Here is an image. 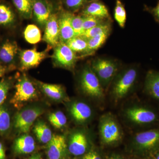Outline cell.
I'll list each match as a JSON object with an SVG mask.
<instances>
[{
	"instance_id": "cell-1",
	"label": "cell",
	"mask_w": 159,
	"mask_h": 159,
	"mask_svg": "<svg viewBox=\"0 0 159 159\" xmlns=\"http://www.w3.org/2000/svg\"><path fill=\"white\" fill-rule=\"evenodd\" d=\"M123 121L133 128L150 129L159 126V112L140 102H131L123 107L121 112Z\"/></svg>"
},
{
	"instance_id": "cell-2",
	"label": "cell",
	"mask_w": 159,
	"mask_h": 159,
	"mask_svg": "<svg viewBox=\"0 0 159 159\" xmlns=\"http://www.w3.org/2000/svg\"><path fill=\"white\" fill-rule=\"evenodd\" d=\"M139 75L138 66L131 65L120 69L108 89L111 100L114 104H119L131 95L138 82Z\"/></svg>"
},
{
	"instance_id": "cell-3",
	"label": "cell",
	"mask_w": 159,
	"mask_h": 159,
	"mask_svg": "<svg viewBox=\"0 0 159 159\" xmlns=\"http://www.w3.org/2000/svg\"><path fill=\"white\" fill-rule=\"evenodd\" d=\"M130 152L143 159L159 150V126L134 134L129 141Z\"/></svg>"
},
{
	"instance_id": "cell-4",
	"label": "cell",
	"mask_w": 159,
	"mask_h": 159,
	"mask_svg": "<svg viewBox=\"0 0 159 159\" xmlns=\"http://www.w3.org/2000/svg\"><path fill=\"white\" fill-rule=\"evenodd\" d=\"M79 84L80 90L85 96L97 102L99 106L104 104L106 91L91 68L90 64L84 66L81 70Z\"/></svg>"
},
{
	"instance_id": "cell-5",
	"label": "cell",
	"mask_w": 159,
	"mask_h": 159,
	"mask_svg": "<svg viewBox=\"0 0 159 159\" xmlns=\"http://www.w3.org/2000/svg\"><path fill=\"white\" fill-rule=\"evenodd\" d=\"M98 129L102 145L113 146L122 142L124 136L123 129L117 117L111 113H106L100 117Z\"/></svg>"
},
{
	"instance_id": "cell-6",
	"label": "cell",
	"mask_w": 159,
	"mask_h": 159,
	"mask_svg": "<svg viewBox=\"0 0 159 159\" xmlns=\"http://www.w3.org/2000/svg\"><path fill=\"white\" fill-rule=\"evenodd\" d=\"M91 68L97 75L106 92L120 70V63L116 60L104 57H97L90 64Z\"/></svg>"
},
{
	"instance_id": "cell-7",
	"label": "cell",
	"mask_w": 159,
	"mask_h": 159,
	"mask_svg": "<svg viewBox=\"0 0 159 159\" xmlns=\"http://www.w3.org/2000/svg\"><path fill=\"white\" fill-rule=\"evenodd\" d=\"M38 97L37 89L34 84L25 74L18 80L15 85V93L10 102L16 108L20 109L28 102Z\"/></svg>"
},
{
	"instance_id": "cell-8",
	"label": "cell",
	"mask_w": 159,
	"mask_h": 159,
	"mask_svg": "<svg viewBox=\"0 0 159 159\" xmlns=\"http://www.w3.org/2000/svg\"><path fill=\"white\" fill-rule=\"evenodd\" d=\"M43 112L44 110L38 106L22 109L15 116L14 128L20 133H28L35 120Z\"/></svg>"
},
{
	"instance_id": "cell-9",
	"label": "cell",
	"mask_w": 159,
	"mask_h": 159,
	"mask_svg": "<svg viewBox=\"0 0 159 159\" xmlns=\"http://www.w3.org/2000/svg\"><path fill=\"white\" fill-rule=\"evenodd\" d=\"M60 8L57 0H33L32 18L42 28H45L51 15Z\"/></svg>"
},
{
	"instance_id": "cell-10",
	"label": "cell",
	"mask_w": 159,
	"mask_h": 159,
	"mask_svg": "<svg viewBox=\"0 0 159 159\" xmlns=\"http://www.w3.org/2000/svg\"><path fill=\"white\" fill-rule=\"evenodd\" d=\"M52 57L56 66L72 70L75 68L78 56L66 43H59L54 48Z\"/></svg>"
},
{
	"instance_id": "cell-11",
	"label": "cell",
	"mask_w": 159,
	"mask_h": 159,
	"mask_svg": "<svg viewBox=\"0 0 159 159\" xmlns=\"http://www.w3.org/2000/svg\"><path fill=\"white\" fill-rule=\"evenodd\" d=\"M52 48L48 46L46 50L42 51H37L35 48L20 51L19 57L21 70L26 71L38 66L47 57Z\"/></svg>"
},
{
	"instance_id": "cell-12",
	"label": "cell",
	"mask_w": 159,
	"mask_h": 159,
	"mask_svg": "<svg viewBox=\"0 0 159 159\" xmlns=\"http://www.w3.org/2000/svg\"><path fill=\"white\" fill-rule=\"evenodd\" d=\"M68 111L71 118L79 125L88 123L93 117V110L90 106L80 100L71 102L69 106Z\"/></svg>"
},
{
	"instance_id": "cell-13",
	"label": "cell",
	"mask_w": 159,
	"mask_h": 159,
	"mask_svg": "<svg viewBox=\"0 0 159 159\" xmlns=\"http://www.w3.org/2000/svg\"><path fill=\"white\" fill-rule=\"evenodd\" d=\"M88 138L87 134L83 131H74L69 137V152L75 156H79L85 154L89 147Z\"/></svg>"
},
{
	"instance_id": "cell-14",
	"label": "cell",
	"mask_w": 159,
	"mask_h": 159,
	"mask_svg": "<svg viewBox=\"0 0 159 159\" xmlns=\"http://www.w3.org/2000/svg\"><path fill=\"white\" fill-rule=\"evenodd\" d=\"M19 53L17 43L6 39L0 44V64L9 68L13 67Z\"/></svg>"
},
{
	"instance_id": "cell-15",
	"label": "cell",
	"mask_w": 159,
	"mask_h": 159,
	"mask_svg": "<svg viewBox=\"0 0 159 159\" xmlns=\"http://www.w3.org/2000/svg\"><path fill=\"white\" fill-rule=\"evenodd\" d=\"M74 14L61 7L58 10L60 43H66L69 40L75 36L71 25V20Z\"/></svg>"
},
{
	"instance_id": "cell-16",
	"label": "cell",
	"mask_w": 159,
	"mask_h": 159,
	"mask_svg": "<svg viewBox=\"0 0 159 159\" xmlns=\"http://www.w3.org/2000/svg\"><path fill=\"white\" fill-rule=\"evenodd\" d=\"M58 10L51 15L48 20L45 27V29L43 38V40L51 48H55L60 43Z\"/></svg>"
},
{
	"instance_id": "cell-17",
	"label": "cell",
	"mask_w": 159,
	"mask_h": 159,
	"mask_svg": "<svg viewBox=\"0 0 159 159\" xmlns=\"http://www.w3.org/2000/svg\"><path fill=\"white\" fill-rule=\"evenodd\" d=\"M67 145L65 137L62 135L53 134L47 144V154L49 159H64L67 152Z\"/></svg>"
},
{
	"instance_id": "cell-18",
	"label": "cell",
	"mask_w": 159,
	"mask_h": 159,
	"mask_svg": "<svg viewBox=\"0 0 159 159\" xmlns=\"http://www.w3.org/2000/svg\"><path fill=\"white\" fill-rule=\"evenodd\" d=\"M83 16H92L105 20H112L107 7L100 0L90 2L79 12Z\"/></svg>"
},
{
	"instance_id": "cell-19",
	"label": "cell",
	"mask_w": 159,
	"mask_h": 159,
	"mask_svg": "<svg viewBox=\"0 0 159 159\" xmlns=\"http://www.w3.org/2000/svg\"><path fill=\"white\" fill-rule=\"evenodd\" d=\"M17 13L13 6L5 1H0V26L5 28L13 27L17 20Z\"/></svg>"
},
{
	"instance_id": "cell-20",
	"label": "cell",
	"mask_w": 159,
	"mask_h": 159,
	"mask_svg": "<svg viewBox=\"0 0 159 159\" xmlns=\"http://www.w3.org/2000/svg\"><path fill=\"white\" fill-rule=\"evenodd\" d=\"M144 92L152 98L159 102V72L150 70L145 77Z\"/></svg>"
},
{
	"instance_id": "cell-21",
	"label": "cell",
	"mask_w": 159,
	"mask_h": 159,
	"mask_svg": "<svg viewBox=\"0 0 159 159\" xmlns=\"http://www.w3.org/2000/svg\"><path fill=\"white\" fill-rule=\"evenodd\" d=\"M38 84L47 97L55 101L68 100L66 91L62 86L38 81Z\"/></svg>"
},
{
	"instance_id": "cell-22",
	"label": "cell",
	"mask_w": 159,
	"mask_h": 159,
	"mask_svg": "<svg viewBox=\"0 0 159 159\" xmlns=\"http://www.w3.org/2000/svg\"><path fill=\"white\" fill-rule=\"evenodd\" d=\"M35 143L33 137L27 134L16 139L13 145L15 152L17 154H27L33 152Z\"/></svg>"
},
{
	"instance_id": "cell-23",
	"label": "cell",
	"mask_w": 159,
	"mask_h": 159,
	"mask_svg": "<svg viewBox=\"0 0 159 159\" xmlns=\"http://www.w3.org/2000/svg\"><path fill=\"white\" fill-rule=\"evenodd\" d=\"M112 29L107 30L96 36L88 39V48L85 56L93 55L101 48L110 35Z\"/></svg>"
},
{
	"instance_id": "cell-24",
	"label": "cell",
	"mask_w": 159,
	"mask_h": 159,
	"mask_svg": "<svg viewBox=\"0 0 159 159\" xmlns=\"http://www.w3.org/2000/svg\"><path fill=\"white\" fill-rule=\"evenodd\" d=\"M11 2L21 17L25 19L32 18L33 0H11Z\"/></svg>"
},
{
	"instance_id": "cell-25",
	"label": "cell",
	"mask_w": 159,
	"mask_h": 159,
	"mask_svg": "<svg viewBox=\"0 0 159 159\" xmlns=\"http://www.w3.org/2000/svg\"><path fill=\"white\" fill-rule=\"evenodd\" d=\"M33 131L38 140L43 144H48L53 135L51 129L43 121H38L36 122L33 127Z\"/></svg>"
},
{
	"instance_id": "cell-26",
	"label": "cell",
	"mask_w": 159,
	"mask_h": 159,
	"mask_svg": "<svg viewBox=\"0 0 159 159\" xmlns=\"http://www.w3.org/2000/svg\"><path fill=\"white\" fill-rule=\"evenodd\" d=\"M74 53L81 54V57H85L88 48V39L82 36H75L66 43Z\"/></svg>"
},
{
	"instance_id": "cell-27",
	"label": "cell",
	"mask_w": 159,
	"mask_h": 159,
	"mask_svg": "<svg viewBox=\"0 0 159 159\" xmlns=\"http://www.w3.org/2000/svg\"><path fill=\"white\" fill-rule=\"evenodd\" d=\"M62 9L75 13L79 12L90 2L94 0H57Z\"/></svg>"
},
{
	"instance_id": "cell-28",
	"label": "cell",
	"mask_w": 159,
	"mask_h": 159,
	"mask_svg": "<svg viewBox=\"0 0 159 159\" xmlns=\"http://www.w3.org/2000/svg\"><path fill=\"white\" fill-rule=\"evenodd\" d=\"M24 36L27 42L30 44H36L42 39L40 30L37 26L29 25L24 31Z\"/></svg>"
},
{
	"instance_id": "cell-29",
	"label": "cell",
	"mask_w": 159,
	"mask_h": 159,
	"mask_svg": "<svg viewBox=\"0 0 159 159\" xmlns=\"http://www.w3.org/2000/svg\"><path fill=\"white\" fill-rule=\"evenodd\" d=\"M114 18L120 28H125L126 21V12L125 6L120 0H116L114 11Z\"/></svg>"
},
{
	"instance_id": "cell-30",
	"label": "cell",
	"mask_w": 159,
	"mask_h": 159,
	"mask_svg": "<svg viewBox=\"0 0 159 159\" xmlns=\"http://www.w3.org/2000/svg\"><path fill=\"white\" fill-rule=\"evenodd\" d=\"M112 20L107 21L92 29L86 30L81 36L87 39H89L107 30L112 29Z\"/></svg>"
},
{
	"instance_id": "cell-31",
	"label": "cell",
	"mask_w": 159,
	"mask_h": 159,
	"mask_svg": "<svg viewBox=\"0 0 159 159\" xmlns=\"http://www.w3.org/2000/svg\"><path fill=\"white\" fill-rule=\"evenodd\" d=\"M48 120L51 125L56 129L63 128L67 122V119L64 113L57 111L49 115Z\"/></svg>"
},
{
	"instance_id": "cell-32",
	"label": "cell",
	"mask_w": 159,
	"mask_h": 159,
	"mask_svg": "<svg viewBox=\"0 0 159 159\" xmlns=\"http://www.w3.org/2000/svg\"><path fill=\"white\" fill-rule=\"evenodd\" d=\"M10 125L11 118L9 111L5 107H0V134L7 132Z\"/></svg>"
},
{
	"instance_id": "cell-33",
	"label": "cell",
	"mask_w": 159,
	"mask_h": 159,
	"mask_svg": "<svg viewBox=\"0 0 159 159\" xmlns=\"http://www.w3.org/2000/svg\"><path fill=\"white\" fill-rule=\"evenodd\" d=\"M71 25L75 36H81L84 32L83 29V17L80 14L74 13L71 20Z\"/></svg>"
},
{
	"instance_id": "cell-34",
	"label": "cell",
	"mask_w": 159,
	"mask_h": 159,
	"mask_svg": "<svg viewBox=\"0 0 159 159\" xmlns=\"http://www.w3.org/2000/svg\"><path fill=\"white\" fill-rule=\"evenodd\" d=\"M82 16L83 17V29L84 31L92 29L107 21L112 20L102 19L92 16Z\"/></svg>"
},
{
	"instance_id": "cell-35",
	"label": "cell",
	"mask_w": 159,
	"mask_h": 159,
	"mask_svg": "<svg viewBox=\"0 0 159 159\" xmlns=\"http://www.w3.org/2000/svg\"><path fill=\"white\" fill-rule=\"evenodd\" d=\"M11 85V81L9 79H3L0 81V107L5 102Z\"/></svg>"
},
{
	"instance_id": "cell-36",
	"label": "cell",
	"mask_w": 159,
	"mask_h": 159,
	"mask_svg": "<svg viewBox=\"0 0 159 159\" xmlns=\"http://www.w3.org/2000/svg\"><path fill=\"white\" fill-rule=\"evenodd\" d=\"M145 9L152 15L155 20L159 24V1L155 7L152 8L145 6Z\"/></svg>"
},
{
	"instance_id": "cell-37",
	"label": "cell",
	"mask_w": 159,
	"mask_h": 159,
	"mask_svg": "<svg viewBox=\"0 0 159 159\" xmlns=\"http://www.w3.org/2000/svg\"><path fill=\"white\" fill-rule=\"evenodd\" d=\"M81 159H102L99 154L95 150L90 151L85 153Z\"/></svg>"
},
{
	"instance_id": "cell-38",
	"label": "cell",
	"mask_w": 159,
	"mask_h": 159,
	"mask_svg": "<svg viewBox=\"0 0 159 159\" xmlns=\"http://www.w3.org/2000/svg\"><path fill=\"white\" fill-rule=\"evenodd\" d=\"M9 68L0 64V78L2 77L6 74Z\"/></svg>"
},
{
	"instance_id": "cell-39",
	"label": "cell",
	"mask_w": 159,
	"mask_h": 159,
	"mask_svg": "<svg viewBox=\"0 0 159 159\" xmlns=\"http://www.w3.org/2000/svg\"><path fill=\"white\" fill-rule=\"evenodd\" d=\"M6 155L5 148L3 144L0 142V159H6Z\"/></svg>"
},
{
	"instance_id": "cell-40",
	"label": "cell",
	"mask_w": 159,
	"mask_h": 159,
	"mask_svg": "<svg viewBox=\"0 0 159 159\" xmlns=\"http://www.w3.org/2000/svg\"><path fill=\"white\" fill-rule=\"evenodd\" d=\"M106 159H124L123 157L120 155L114 154L108 157Z\"/></svg>"
},
{
	"instance_id": "cell-41",
	"label": "cell",
	"mask_w": 159,
	"mask_h": 159,
	"mask_svg": "<svg viewBox=\"0 0 159 159\" xmlns=\"http://www.w3.org/2000/svg\"><path fill=\"white\" fill-rule=\"evenodd\" d=\"M40 156L39 154L34 155L33 156L31 157V158L29 159H40Z\"/></svg>"
},
{
	"instance_id": "cell-42",
	"label": "cell",
	"mask_w": 159,
	"mask_h": 159,
	"mask_svg": "<svg viewBox=\"0 0 159 159\" xmlns=\"http://www.w3.org/2000/svg\"><path fill=\"white\" fill-rule=\"evenodd\" d=\"M153 156L154 159H159V150H158Z\"/></svg>"
},
{
	"instance_id": "cell-43",
	"label": "cell",
	"mask_w": 159,
	"mask_h": 159,
	"mask_svg": "<svg viewBox=\"0 0 159 159\" xmlns=\"http://www.w3.org/2000/svg\"><path fill=\"white\" fill-rule=\"evenodd\" d=\"M143 159H154V158L153 156H151L147 157Z\"/></svg>"
},
{
	"instance_id": "cell-44",
	"label": "cell",
	"mask_w": 159,
	"mask_h": 159,
	"mask_svg": "<svg viewBox=\"0 0 159 159\" xmlns=\"http://www.w3.org/2000/svg\"><path fill=\"white\" fill-rule=\"evenodd\" d=\"M40 159H43L41 158Z\"/></svg>"
}]
</instances>
